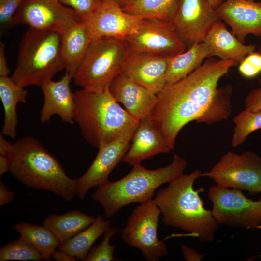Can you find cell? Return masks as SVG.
I'll list each match as a JSON object with an SVG mask.
<instances>
[{
  "instance_id": "cell-14",
  "label": "cell",
  "mask_w": 261,
  "mask_h": 261,
  "mask_svg": "<svg viewBox=\"0 0 261 261\" xmlns=\"http://www.w3.org/2000/svg\"><path fill=\"white\" fill-rule=\"evenodd\" d=\"M136 128L99 146L98 152L90 167L82 176L75 179L76 195L80 199H83L90 189L108 180L110 173L130 147Z\"/></svg>"
},
{
  "instance_id": "cell-41",
  "label": "cell",
  "mask_w": 261,
  "mask_h": 261,
  "mask_svg": "<svg viewBox=\"0 0 261 261\" xmlns=\"http://www.w3.org/2000/svg\"><path fill=\"white\" fill-rule=\"evenodd\" d=\"M13 147V144L7 141L1 133L0 135V155H8L11 151Z\"/></svg>"
},
{
  "instance_id": "cell-46",
  "label": "cell",
  "mask_w": 261,
  "mask_h": 261,
  "mask_svg": "<svg viewBox=\"0 0 261 261\" xmlns=\"http://www.w3.org/2000/svg\"><path fill=\"white\" fill-rule=\"evenodd\" d=\"M254 0L261 1V0Z\"/></svg>"
},
{
  "instance_id": "cell-13",
  "label": "cell",
  "mask_w": 261,
  "mask_h": 261,
  "mask_svg": "<svg viewBox=\"0 0 261 261\" xmlns=\"http://www.w3.org/2000/svg\"><path fill=\"white\" fill-rule=\"evenodd\" d=\"M127 41L130 51L174 57L187 48L168 21L143 19Z\"/></svg>"
},
{
  "instance_id": "cell-28",
  "label": "cell",
  "mask_w": 261,
  "mask_h": 261,
  "mask_svg": "<svg viewBox=\"0 0 261 261\" xmlns=\"http://www.w3.org/2000/svg\"><path fill=\"white\" fill-rule=\"evenodd\" d=\"M176 0H131L122 8L143 19L168 21Z\"/></svg>"
},
{
  "instance_id": "cell-20",
  "label": "cell",
  "mask_w": 261,
  "mask_h": 261,
  "mask_svg": "<svg viewBox=\"0 0 261 261\" xmlns=\"http://www.w3.org/2000/svg\"><path fill=\"white\" fill-rule=\"evenodd\" d=\"M171 150L162 133L149 117L139 121L123 161L134 166L155 155Z\"/></svg>"
},
{
  "instance_id": "cell-19",
  "label": "cell",
  "mask_w": 261,
  "mask_h": 261,
  "mask_svg": "<svg viewBox=\"0 0 261 261\" xmlns=\"http://www.w3.org/2000/svg\"><path fill=\"white\" fill-rule=\"evenodd\" d=\"M72 80L65 73L60 80H52L40 87L44 95V103L40 114L42 123L48 121L54 115L58 116L65 123L74 122V94L70 87Z\"/></svg>"
},
{
  "instance_id": "cell-22",
  "label": "cell",
  "mask_w": 261,
  "mask_h": 261,
  "mask_svg": "<svg viewBox=\"0 0 261 261\" xmlns=\"http://www.w3.org/2000/svg\"><path fill=\"white\" fill-rule=\"evenodd\" d=\"M61 36V54L65 64V74L73 79L93 40L82 21L70 27Z\"/></svg>"
},
{
  "instance_id": "cell-5",
  "label": "cell",
  "mask_w": 261,
  "mask_h": 261,
  "mask_svg": "<svg viewBox=\"0 0 261 261\" xmlns=\"http://www.w3.org/2000/svg\"><path fill=\"white\" fill-rule=\"evenodd\" d=\"M187 164L185 159L175 154L170 164L157 169L149 170L141 164L134 165L131 171L119 180H108L98 186L92 197L110 218L130 203H141L152 199L159 187L183 174Z\"/></svg>"
},
{
  "instance_id": "cell-42",
  "label": "cell",
  "mask_w": 261,
  "mask_h": 261,
  "mask_svg": "<svg viewBox=\"0 0 261 261\" xmlns=\"http://www.w3.org/2000/svg\"><path fill=\"white\" fill-rule=\"evenodd\" d=\"M9 170V162L7 157L0 155V175L1 176Z\"/></svg>"
},
{
  "instance_id": "cell-37",
  "label": "cell",
  "mask_w": 261,
  "mask_h": 261,
  "mask_svg": "<svg viewBox=\"0 0 261 261\" xmlns=\"http://www.w3.org/2000/svg\"><path fill=\"white\" fill-rule=\"evenodd\" d=\"M181 250L185 260L187 261H200L205 256L185 245L181 246Z\"/></svg>"
},
{
  "instance_id": "cell-29",
  "label": "cell",
  "mask_w": 261,
  "mask_h": 261,
  "mask_svg": "<svg viewBox=\"0 0 261 261\" xmlns=\"http://www.w3.org/2000/svg\"><path fill=\"white\" fill-rule=\"evenodd\" d=\"M232 93L231 85L218 87L208 109L198 123L210 125L227 119L232 112Z\"/></svg>"
},
{
  "instance_id": "cell-9",
  "label": "cell",
  "mask_w": 261,
  "mask_h": 261,
  "mask_svg": "<svg viewBox=\"0 0 261 261\" xmlns=\"http://www.w3.org/2000/svg\"><path fill=\"white\" fill-rule=\"evenodd\" d=\"M213 215L219 224L235 228L255 229L261 225V199L247 198L242 190L218 185L208 189Z\"/></svg>"
},
{
  "instance_id": "cell-45",
  "label": "cell",
  "mask_w": 261,
  "mask_h": 261,
  "mask_svg": "<svg viewBox=\"0 0 261 261\" xmlns=\"http://www.w3.org/2000/svg\"><path fill=\"white\" fill-rule=\"evenodd\" d=\"M257 51L261 53V45L259 47V49ZM259 82L261 86V73L259 78Z\"/></svg>"
},
{
  "instance_id": "cell-21",
  "label": "cell",
  "mask_w": 261,
  "mask_h": 261,
  "mask_svg": "<svg viewBox=\"0 0 261 261\" xmlns=\"http://www.w3.org/2000/svg\"><path fill=\"white\" fill-rule=\"evenodd\" d=\"M209 58L233 60L238 64L249 54L256 51L254 44L246 45L229 31L222 21L216 22L209 31L203 42Z\"/></svg>"
},
{
  "instance_id": "cell-17",
  "label": "cell",
  "mask_w": 261,
  "mask_h": 261,
  "mask_svg": "<svg viewBox=\"0 0 261 261\" xmlns=\"http://www.w3.org/2000/svg\"><path fill=\"white\" fill-rule=\"evenodd\" d=\"M216 10L241 42L250 34L261 37V1L224 0Z\"/></svg>"
},
{
  "instance_id": "cell-36",
  "label": "cell",
  "mask_w": 261,
  "mask_h": 261,
  "mask_svg": "<svg viewBox=\"0 0 261 261\" xmlns=\"http://www.w3.org/2000/svg\"><path fill=\"white\" fill-rule=\"evenodd\" d=\"M245 109L256 111L261 109V87L252 90L245 100Z\"/></svg>"
},
{
  "instance_id": "cell-38",
  "label": "cell",
  "mask_w": 261,
  "mask_h": 261,
  "mask_svg": "<svg viewBox=\"0 0 261 261\" xmlns=\"http://www.w3.org/2000/svg\"><path fill=\"white\" fill-rule=\"evenodd\" d=\"M14 194L9 190L3 182H0V206H3L14 198Z\"/></svg>"
},
{
  "instance_id": "cell-33",
  "label": "cell",
  "mask_w": 261,
  "mask_h": 261,
  "mask_svg": "<svg viewBox=\"0 0 261 261\" xmlns=\"http://www.w3.org/2000/svg\"><path fill=\"white\" fill-rule=\"evenodd\" d=\"M64 5L72 8L81 21L92 16L100 7L102 0H59Z\"/></svg>"
},
{
  "instance_id": "cell-1",
  "label": "cell",
  "mask_w": 261,
  "mask_h": 261,
  "mask_svg": "<svg viewBox=\"0 0 261 261\" xmlns=\"http://www.w3.org/2000/svg\"><path fill=\"white\" fill-rule=\"evenodd\" d=\"M238 65L233 60L207 58L186 77L166 85L157 95L151 119L162 133L171 150L182 129L197 122L211 103L222 77Z\"/></svg>"
},
{
  "instance_id": "cell-4",
  "label": "cell",
  "mask_w": 261,
  "mask_h": 261,
  "mask_svg": "<svg viewBox=\"0 0 261 261\" xmlns=\"http://www.w3.org/2000/svg\"><path fill=\"white\" fill-rule=\"evenodd\" d=\"M73 94L74 121L84 139L92 146L98 148L139 124L140 121L119 105L109 88L97 92L81 89Z\"/></svg>"
},
{
  "instance_id": "cell-10",
  "label": "cell",
  "mask_w": 261,
  "mask_h": 261,
  "mask_svg": "<svg viewBox=\"0 0 261 261\" xmlns=\"http://www.w3.org/2000/svg\"><path fill=\"white\" fill-rule=\"evenodd\" d=\"M160 214L153 199L141 203L134 209L122 231L123 240L140 250L148 261H158L168 254L166 244L158 236Z\"/></svg>"
},
{
  "instance_id": "cell-32",
  "label": "cell",
  "mask_w": 261,
  "mask_h": 261,
  "mask_svg": "<svg viewBox=\"0 0 261 261\" xmlns=\"http://www.w3.org/2000/svg\"><path fill=\"white\" fill-rule=\"evenodd\" d=\"M116 232L117 230L116 228L109 227L105 232L101 242L90 250L85 261L119 260L114 256L115 246L110 243L111 238Z\"/></svg>"
},
{
  "instance_id": "cell-25",
  "label": "cell",
  "mask_w": 261,
  "mask_h": 261,
  "mask_svg": "<svg viewBox=\"0 0 261 261\" xmlns=\"http://www.w3.org/2000/svg\"><path fill=\"white\" fill-rule=\"evenodd\" d=\"M208 58V50L203 42L196 44L173 57L166 73V85L186 77Z\"/></svg>"
},
{
  "instance_id": "cell-2",
  "label": "cell",
  "mask_w": 261,
  "mask_h": 261,
  "mask_svg": "<svg viewBox=\"0 0 261 261\" xmlns=\"http://www.w3.org/2000/svg\"><path fill=\"white\" fill-rule=\"evenodd\" d=\"M202 173L195 170L188 174H182L160 188L153 199L162 215L166 225L188 232L200 241H214L219 224L212 211L204 207L199 193L203 188H194L196 179Z\"/></svg>"
},
{
  "instance_id": "cell-47",
  "label": "cell",
  "mask_w": 261,
  "mask_h": 261,
  "mask_svg": "<svg viewBox=\"0 0 261 261\" xmlns=\"http://www.w3.org/2000/svg\"><path fill=\"white\" fill-rule=\"evenodd\" d=\"M248 0L253 1V0Z\"/></svg>"
},
{
  "instance_id": "cell-18",
  "label": "cell",
  "mask_w": 261,
  "mask_h": 261,
  "mask_svg": "<svg viewBox=\"0 0 261 261\" xmlns=\"http://www.w3.org/2000/svg\"><path fill=\"white\" fill-rule=\"evenodd\" d=\"M108 88L115 100L123 105L133 118L140 121L151 116L158 101L157 95L122 72L113 80Z\"/></svg>"
},
{
  "instance_id": "cell-39",
  "label": "cell",
  "mask_w": 261,
  "mask_h": 261,
  "mask_svg": "<svg viewBox=\"0 0 261 261\" xmlns=\"http://www.w3.org/2000/svg\"><path fill=\"white\" fill-rule=\"evenodd\" d=\"M10 72L7 65L5 50V45L2 42L0 43V76H7Z\"/></svg>"
},
{
  "instance_id": "cell-43",
  "label": "cell",
  "mask_w": 261,
  "mask_h": 261,
  "mask_svg": "<svg viewBox=\"0 0 261 261\" xmlns=\"http://www.w3.org/2000/svg\"><path fill=\"white\" fill-rule=\"evenodd\" d=\"M210 4L215 9H216L224 0H208Z\"/></svg>"
},
{
  "instance_id": "cell-30",
  "label": "cell",
  "mask_w": 261,
  "mask_h": 261,
  "mask_svg": "<svg viewBox=\"0 0 261 261\" xmlns=\"http://www.w3.org/2000/svg\"><path fill=\"white\" fill-rule=\"evenodd\" d=\"M234 124L232 145L233 147L241 145L254 131L261 129V109L252 111L245 109L233 118Z\"/></svg>"
},
{
  "instance_id": "cell-15",
  "label": "cell",
  "mask_w": 261,
  "mask_h": 261,
  "mask_svg": "<svg viewBox=\"0 0 261 261\" xmlns=\"http://www.w3.org/2000/svg\"><path fill=\"white\" fill-rule=\"evenodd\" d=\"M143 20L126 13L115 2L102 0L97 11L83 22L92 40L105 37L127 40L137 30Z\"/></svg>"
},
{
  "instance_id": "cell-48",
  "label": "cell",
  "mask_w": 261,
  "mask_h": 261,
  "mask_svg": "<svg viewBox=\"0 0 261 261\" xmlns=\"http://www.w3.org/2000/svg\"></svg>"
},
{
  "instance_id": "cell-44",
  "label": "cell",
  "mask_w": 261,
  "mask_h": 261,
  "mask_svg": "<svg viewBox=\"0 0 261 261\" xmlns=\"http://www.w3.org/2000/svg\"><path fill=\"white\" fill-rule=\"evenodd\" d=\"M111 0L117 3L121 7H122L126 3H127V2H128L129 1L131 0Z\"/></svg>"
},
{
  "instance_id": "cell-16",
  "label": "cell",
  "mask_w": 261,
  "mask_h": 261,
  "mask_svg": "<svg viewBox=\"0 0 261 261\" xmlns=\"http://www.w3.org/2000/svg\"><path fill=\"white\" fill-rule=\"evenodd\" d=\"M172 58L130 51L122 73L158 95L166 85V73Z\"/></svg>"
},
{
  "instance_id": "cell-27",
  "label": "cell",
  "mask_w": 261,
  "mask_h": 261,
  "mask_svg": "<svg viewBox=\"0 0 261 261\" xmlns=\"http://www.w3.org/2000/svg\"><path fill=\"white\" fill-rule=\"evenodd\" d=\"M14 228L20 237L36 248L47 261H51L53 253L61 245L54 234L44 225L18 223Z\"/></svg>"
},
{
  "instance_id": "cell-12",
  "label": "cell",
  "mask_w": 261,
  "mask_h": 261,
  "mask_svg": "<svg viewBox=\"0 0 261 261\" xmlns=\"http://www.w3.org/2000/svg\"><path fill=\"white\" fill-rule=\"evenodd\" d=\"M80 21L74 11L59 0H22L13 25L25 24L34 29L55 31L61 35Z\"/></svg>"
},
{
  "instance_id": "cell-24",
  "label": "cell",
  "mask_w": 261,
  "mask_h": 261,
  "mask_svg": "<svg viewBox=\"0 0 261 261\" xmlns=\"http://www.w3.org/2000/svg\"><path fill=\"white\" fill-rule=\"evenodd\" d=\"M95 219L93 216L76 210L62 215L51 214L43 221V225L54 234L61 245L89 226Z\"/></svg>"
},
{
  "instance_id": "cell-7",
  "label": "cell",
  "mask_w": 261,
  "mask_h": 261,
  "mask_svg": "<svg viewBox=\"0 0 261 261\" xmlns=\"http://www.w3.org/2000/svg\"><path fill=\"white\" fill-rule=\"evenodd\" d=\"M126 39L102 37L93 40L73 80L81 89L101 91L122 72L130 53Z\"/></svg>"
},
{
  "instance_id": "cell-34",
  "label": "cell",
  "mask_w": 261,
  "mask_h": 261,
  "mask_svg": "<svg viewBox=\"0 0 261 261\" xmlns=\"http://www.w3.org/2000/svg\"><path fill=\"white\" fill-rule=\"evenodd\" d=\"M240 73L246 78H252L261 73V53L255 51L238 64Z\"/></svg>"
},
{
  "instance_id": "cell-35",
  "label": "cell",
  "mask_w": 261,
  "mask_h": 261,
  "mask_svg": "<svg viewBox=\"0 0 261 261\" xmlns=\"http://www.w3.org/2000/svg\"><path fill=\"white\" fill-rule=\"evenodd\" d=\"M22 0H0V30H5L13 26V18Z\"/></svg>"
},
{
  "instance_id": "cell-31",
  "label": "cell",
  "mask_w": 261,
  "mask_h": 261,
  "mask_svg": "<svg viewBox=\"0 0 261 261\" xmlns=\"http://www.w3.org/2000/svg\"><path fill=\"white\" fill-rule=\"evenodd\" d=\"M43 259V257L39 251L20 236L8 242L0 249V261H41Z\"/></svg>"
},
{
  "instance_id": "cell-26",
  "label": "cell",
  "mask_w": 261,
  "mask_h": 261,
  "mask_svg": "<svg viewBox=\"0 0 261 261\" xmlns=\"http://www.w3.org/2000/svg\"><path fill=\"white\" fill-rule=\"evenodd\" d=\"M110 227L109 220L98 215L89 226L61 244L58 249L85 261L92 245Z\"/></svg>"
},
{
  "instance_id": "cell-40",
  "label": "cell",
  "mask_w": 261,
  "mask_h": 261,
  "mask_svg": "<svg viewBox=\"0 0 261 261\" xmlns=\"http://www.w3.org/2000/svg\"><path fill=\"white\" fill-rule=\"evenodd\" d=\"M51 258L57 261H74L77 259L65 252L58 249L56 250L52 254Z\"/></svg>"
},
{
  "instance_id": "cell-6",
  "label": "cell",
  "mask_w": 261,
  "mask_h": 261,
  "mask_svg": "<svg viewBox=\"0 0 261 261\" xmlns=\"http://www.w3.org/2000/svg\"><path fill=\"white\" fill-rule=\"evenodd\" d=\"M58 32L29 28L22 36L16 66L11 78L20 87H40L52 80L65 64Z\"/></svg>"
},
{
  "instance_id": "cell-23",
  "label": "cell",
  "mask_w": 261,
  "mask_h": 261,
  "mask_svg": "<svg viewBox=\"0 0 261 261\" xmlns=\"http://www.w3.org/2000/svg\"><path fill=\"white\" fill-rule=\"evenodd\" d=\"M28 92L16 84L11 77L0 76V97L4 111L1 133L12 139L16 136L18 124L17 105L27 103Z\"/></svg>"
},
{
  "instance_id": "cell-3",
  "label": "cell",
  "mask_w": 261,
  "mask_h": 261,
  "mask_svg": "<svg viewBox=\"0 0 261 261\" xmlns=\"http://www.w3.org/2000/svg\"><path fill=\"white\" fill-rule=\"evenodd\" d=\"M6 156L9 171L27 187L52 192L67 201L76 195L75 179L67 175L58 160L34 137L16 140Z\"/></svg>"
},
{
  "instance_id": "cell-8",
  "label": "cell",
  "mask_w": 261,
  "mask_h": 261,
  "mask_svg": "<svg viewBox=\"0 0 261 261\" xmlns=\"http://www.w3.org/2000/svg\"><path fill=\"white\" fill-rule=\"evenodd\" d=\"M202 177L212 178L217 185L245 190L254 195L261 192V157L251 151L238 154L228 151Z\"/></svg>"
},
{
  "instance_id": "cell-11",
  "label": "cell",
  "mask_w": 261,
  "mask_h": 261,
  "mask_svg": "<svg viewBox=\"0 0 261 261\" xmlns=\"http://www.w3.org/2000/svg\"><path fill=\"white\" fill-rule=\"evenodd\" d=\"M221 21L208 0H176L168 21L187 49L203 42L212 26Z\"/></svg>"
}]
</instances>
